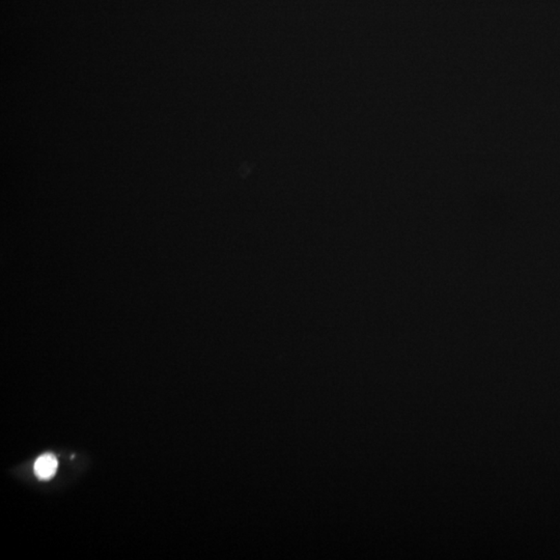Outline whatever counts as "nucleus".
Listing matches in <instances>:
<instances>
[{
  "mask_svg": "<svg viewBox=\"0 0 560 560\" xmlns=\"http://www.w3.org/2000/svg\"><path fill=\"white\" fill-rule=\"evenodd\" d=\"M57 460L51 453H46L37 458L35 463V473L41 480H50L53 478L57 469Z\"/></svg>",
  "mask_w": 560,
  "mask_h": 560,
  "instance_id": "nucleus-1",
  "label": "nucleus"
}]
</instances>
